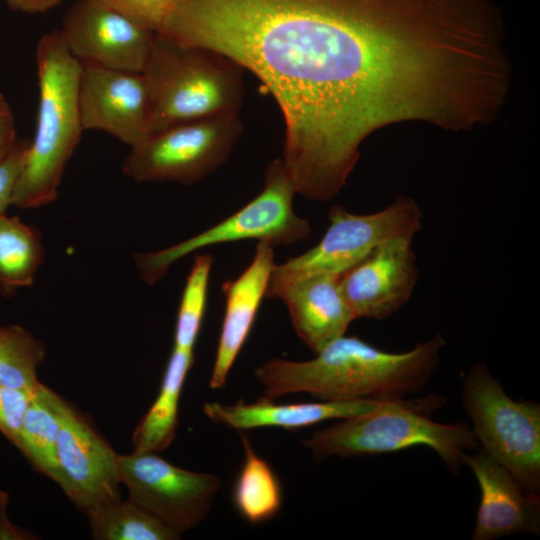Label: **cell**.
I'll return each mask as SVG.
<instances>
[{
  "label": "cell",
  "instance_id": "cell-1",
  "mask_svg": "<svg viewBox=\"0 0 540 540\" xmlns=\"http://www.w3.org/2000/svg\"><path fill=\"white\" fill-rule=\"evenodd\" d=\"M252 72L284 119L297 194L327 201L391 124L463 131L493 64L483 0H176L163 31Z\"/></svg>",
  "mask_w": 540,
  "mask_h": 540
},
{
  "label": "cell",
  "instance_id": "cell-2",
  "mask_svg": "<svg viewBox=\"0 0 540 540\" xmlns=\"http://www.w3.org/2000/svg\"><path fill=\"white\" fill-rule=\"evenodd\" d=\"M445 339L437 334L392 353L356 336H341L305 361L274 358L254 371L264 396L308 393L324 401L403 399L421 390L440 362Z\"/></svg>",
  "mask_w": 540,
  "mask_h": 540
},
{
  "label": "cell",
  "instance_id": "cell-3",
  "mask_svg": "<svg viewBox=\"0 0 540 540\" xmlns=\"http://www.w3.org/2000/svg\"><path fill=\"white\" fill-rule=\"evenodd\" d=\"M39 103L35 135L13 194L12 206H45L58 196L66 165L84 131L79 109L80 61L61 33L44 34L36 46Z\"/></svg>",
  "mask_w": 540,
  "mask_h": 540
},
{
  "label": "cell",
  "instance_id": "cell-4",
  "mask_svg": "<svg viewBox=\"0 0 540 540\" xmlns=\"http://www.w3.org/2000/svg\"><path fill=\"white\" fill-rule=\"evenodd\" d=\"M446 404L432 394L413 400H387L379 408L320 429L302 441L315 460L379 455L418 445L428 446L447 469L458 474L465 457L478 448L472 428L463 422L444 424L429 414Z\"/></svg>",
  "mask_w": 540,
  "mask_h": 540
},
{
  "label": "cell",
  "instance_id": "cell-5",
  "mask_svg": "<svg viewBox=\"0 0 540 540\" xmlns=\"http://www.w3.org/2000/svg\"><path fill=\"white\" fill-rule=\"evenodd\" d=\"M150 135L171 126L239 111L244 69L215 50L157 33L142 70Z\"/></svg>",
  "mask_w": 540,
  "mask_h": 540
},
{
  "label": "cell",
  "instance_id": "cell-6",
  "mask_svg": "<svg viewBox=\"0 0 540 540\" xmlns=\"http://www.w3.org/2000/svg\"><path fill=\"white\" fill-rule=\"evenodd\" d=\"M295 194L282 158L272 160L265 169L262 191L237 212L173 246L135 254L141 279L152 285L179 259L218 244L258 240L276 246L307 240L312 228L307 219L294 211Z\"/></svg>",
  "mask_w": 540,
  "mask_h": 540
},
{
  "label": "cell",
  "instance_id": "cell-7",
  "mask_svg": "<svg viewBox=\"0 0 540 540\" xmlns=\"http://www.w3.org/2000/svg\"><path fill=\"white\" fill-rule=\"evenodd\" d=\"M462 404L478 448L539 494L540 405L511 398L481 362L464 377Z\"/></svg>",
  "mask_w": 540,
  "mask_h": 540
},
{
  "label": "cell",
  "instance_id": "cell-8",
  "mask_svg": "<svg viewBox=\"0 0 540 540\" xmlns=\"http://www.w3.org/2000/svg\"><path fill=\"white\" fill-rule=\"evenodd\" d=\"M243 131L239 111L171 126L131 147L123 173L138 182L195 184L227 161Z\"/></svg>",
  "mask_w": 540,
  "mask_h": 540
},
{
  "label": "cell",
  "instance_id": "cell-9",
  "mask_svg": "<svg viewBox=\"0 0 540 540\" xmlns=\"http://www.w3.org/2000/svg\"><path fill=\"white\" fill-rule=\"evenodd\" d=\"M422 216L416 201L407 196L370 214L352 213L335 205L328 212L329 226L321 240L308 251L275 264L269 283L312 275L340 276L382 242L413 238L421 229Z\"/></svg>",
  "mask_w": 540,
  "mask_h": 540
},
{
  "label": "cell",
  "instance_id": "cell-10",
  "mask_svg": "<svg viewBox=\"0 0 540 540\" xmlns=\"http://www.w3.org/2000/svg\"><path fill=\"white\" fill-rule=\"evenodd\" d=\"M45 393L60 423L56 483L86 515L121 500L118 454L74 407Z\"/></svg>",
  "mask_w": 540,
  "mask_h": 540
},
{
  "label": "cell",
  "instance_id": "cell-11",
  "mask_svg": "<svg viewBox=\"0 0 540 540\" xmlns=\"http://www.w3.org/2000/svg\"><path fill=\"white\" fill-rule=\"evenodd\" d=\"M118 467L129 499L181 534L205 519L221 485L214 474L182 469L154 452L118 455Z\"/></svg>",
  "mask_w": 540,
  "mask_h": 540
},
{
  "label": "cell",
  "instance_id": "cell-12",
  "mask_svg": "<svg viewBox=\"0 0 540 540\" xmlns=\"http://www.w3.org/2000/svg\"><path fill=\"white\" fill-rule=\"evenodd\" d=\"M59 31L81 63L132 72H142L157 34L94 0L74 3Z\"/></svg>",
  "mask_w": 540,
  "mask_h": 540
},
{
  "label": "cell",
  "instance_id": "cell-13",
  "mask_svg": "<svg viewBox=\"0 0 540 540\" xmlns=\"http://www.w3.org/2000/svg\"><path fill=\"white\" fill-rule=\"evenodd\" d=\"M79 109L83 130L105 132L130 148L150 135V101L141 72L81 63Z\"/></svg>",
  "mask_w": 540,
  "mask_h": 540
},
{
  "label": "cell",
  "instance_id": "cell-14",
  "mask_svg": "<svg viewBox=\"0 0 540 540\" xmlns=\"http://www.w3.org/2000/svg\"><path fill=\"white\" fill-rule=\"evenodd\" d=\"M410 237L382 242L339 276L355 319H386L411 297L419 277Z\"/></svg>",
  "mask_w": 540,
  "mask_h": 540
},
{
  "label": "cell",
  "instance_id": "cell-15",
  "mask_svg": "<svg viewBox=\"0 0 540 540\" xmlns=\"http://www.w3.org/2000/svg\"><path fill=\"white\" fill-rule=\"evenodd\" d=\"M480 490L472 540L540 533V497L504 466L477 448L465 457Z\"/></svg>",
  "mask_w": 540,
  "mask_h": 540
},
{
  "label": "cell",
  "instance_id": "cell-16",
  "mask_svg": "<svg viewBox=\"0 0 540 540\" xmlns=\"http://www.w3.org/2000/svg\"><path fill=\"white\" fill-rule=\"evenodd\" d=\"M265 297L286 305L295 332L314 353L345 335L355 320L341 292L339 276L312 275L268 283Z\"/></svg>",
  "mask_w": 540,
  "mask_h": 540
},
{
  "label": "cell",
  "instance_id": "cell-17",
  "mask_svg": "<svg viewBox=\"0 0 540 540\" xmlns=\"http://www.w3.org/2000/svg\"><path fill=\"white\" fill-rule=\"evenodd\" d=\"M274 265V246L260 241L251 263L238 277L222 285L225 311L210 388L220 389L226 385L230 370L254 325Z\"/></svg>",
  "mask_w": 540,
  "mask_h": 540
},
{
  "label": "cell",
  "instance_id": "cell-18",
  "mask_svg": "<svg viewBox=\"0 0 540 540\" xmlns=\"http://www.w3.org/2000/svg\"><path fill=\"white\" fill-rule=\"evenodd\" d=\"M396 400V399H395ZM387 400H351L278 404L263 396L252 403L239 400L228 405L207 402L204 414L213 422L243 431L261 427L300 429L331 419H348L371 412Z\"/></svg>",
  "mask_w": 540,
  "mask_h": 540
},
{
  "label": "cell",
  "instance_id": "cell-19",
  "mask_svg": "<svg viewBox=\"0 0 540 540\" xmlns=\"http://www.w3.org/2000/svg\"><path fill=\"white\" fill-rule=\"evenodd\" d=\"M193 362L194 350L173 347L158 396L133 432V452L158 453L171 445L178 425L181 392Z\"/></svg>",
  "mask_w": 540,
  "mask_h": 540
},
{
  "label": "cell",
  "instance_id": "cell-20",
  "mask_svg": "<svg viewBox=\"0 0 540 540\" xmlns=\"http://www.w3.org/2000/svg\"><path fill=\"white\" fill-rule=\"evenodd\" d=\"M240 434L245 458L233 486L232 499L247 522L260 524L279 513L283 500L282 486L275 471L256 453L246 434Z\"/></svg>",
  "mask_w": 540,
  "mask_h": 540
},
{
  "label": "cell",
  "instance_id": "cell-21",
  "mask_svg": "<svg viewBox=\"0 0 540 540\" xmlns=\"http://www.w3.org/2000/svg\"><path fill=\"white\" fill-rule=\"evenodd\" d=\"M42 236L17 216H0V290L12 294L30 287L44 262Z\"/></svg>",
  "mask_w": 540,
  "mask_h": 540
},
{
  "label": "cell",
  "instance_id": "cell-22",
  "mask_svg": "<svg viewBox=\"0 0 540 540\" xmlns=\"http://www.w3.org/2000/svg\"><path fill=\"white\" fill-rule=\"evenodd\" d=\"M91 535L97 540H176L181 533L128 498L87 514Z\"/></svg>",
  "mask_w": 540,
  "mask_h": 540
},
{
  "label": "cell",
  "instance_id": "cell-23",
  "mask_svg": "<svg viewBox=\"0 0 540 540\" xmlns=\"http://www.w3.org/2000/svg\"><path fill=\"white\" fill-rule=\"evenodd\" d=\"M59 430L58 416L46 397L45 385L40 383L25 412L17 448L35 470L55 482Z\"/></svg>",
  "mask_w": 540,
  "mask_h": 540
},
{
  "label": "cell",
  "instance_id": "cell-24",
  "mask_svg": "<svg viewBox=\"0 0 540 540\" xmlns=\"http://www.w3.org/2000/svg\"><path fill=\"white\" fill-rule=\"evenodd\" d=\"M46 348L29 330L0 325V384L33 393L40 385L37 369Z\"/></svg>",
  "mask_w": 540,
  "mask_h": 540
},
{
  "label": "cell",
  "instance_id": "cell-25",
  "mask_svg": "<svg viewBox=\"0 0 540 540\" xmlns=\"http://www.w3.org/2000/svg\"><path fill=\"white\" fill-rule=\"evenodd\" d=\"M213 261L209 253L194 257L178 307L173 347L194 350L206 311Z\"/></svg>",
  "mask_w": 540,
  "mask_h": 540
},
{
  "label": "cell",
  "instance_id": "cell-26",
  "mask_svg": "<svg viewBox=\"0 0 540 540\" xmlns=\"http://www.w3.org/2000/svg\"><path fill=\"white\" fill-rule=\"evenodd\" d=\"M156 33H161L176 0H94Z\"/></svg>",
  "mask_w": 540,
  "mask_h": 540
},
{
  "label": "cell",
  "instance_id": "cell-27",
  "mask_svg": "<svg viewBox=\"0 0 540 540\" xmlns=\"http://www.w3.org/2000/svg\"><path fill=\"white\" fill-rule=\"evenodd\" d=\"M33 393L0 384V433L15 447Z\"/></svg>",
  "mask_w": 540,
  "mask_h": 540
},
{
  "label": "cell",
  "instance_id": "cell-28",
  "mask_svg": "<svg viewBox=\"0 0 540 540\" xmlns=\"http://www.w3.org/2000/svg\"><path fill=\"white\" fill-rule=\"evenodd\" d=\"M29 142L26 139H18L11 152L0 161V216L12 205L14 190Z\"/></svg>",
  "mask_w": 540,
  "mask_h": 540
},
{
  "label": "cell",
  "instance_id": "cell-29",
  "mask_svg": "<svg viewBox=\"0 0 540 540\" xmlns=\"http://www.w3.org/2000/svg\"><path fill=\"white\" fill-rule=\"evenodd\" d=\"M17 141L12 109L5 96L0 93V161L11 152Z\"/></svg>",
  "mask_w": 540,
  "mask_h": 540
},
{
  "label": "cell",
  "instance_id": "cell-30",
  "mask_svg": "<svg viewBox=\"0 0 540 540\" xmlns=\"http://www.w3.org/2000/svg\"><path fill=\"white\" fill-rule=\"evenodd\" d=\"M7 6L13 11H20L29 14L45 13L63 0H4Z\"/></svg>",
  "mask_w": 540,
  "mask_h": 540
},
{
  "label": "cell",
  "instance_id": "cell-31",
  "mask_svg": "<svg viewBox=\"0 0 540 540\" xmlns=\"http://www.w3.org/2000/svg\"><path fill=\"white\" fill-rule=\"evenodd\" d=\"M34 538L29 531L14 525L9 520L6 509L0 510V539L23 540Z\"/></svg>",
  "mask_w": 540,
  "mask_h": 540
},
{
  "label": "cell",
  "instance_id": "cell-32",
  "mask_svg": "<svg viewBox=\"0 0 540 540\" xmlns=\"http://www.w3.org/2000/svg\"><path fill=\"white\" fill-rule=\"evenodd\" d=\"M8 502V494L0 489V510L6 509Z\"/></svg>",
  "mask_w": 540,
  "mask_h": 540
}]
</instances>
